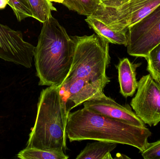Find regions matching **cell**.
I'll list each match as a JSON object with an SVG mask.
<instances>
[{"mask_svg":"<svg viewBox=\"0 0 160 159\" xmlns=\"http://www.w3.org/2000/svg\"><path fill=\"white\" fill-rule=\"evenodd\" d=\"M145 59L147 71L155 80L160 82V43L150 50Z\"/></svg>","mask_w":160,"mask_h":159,"instance_id":"cell-17","label":"cell"},{"mask_svg":"<svg viewBox=\"0 0 160 159\" xmlns=\"http://www.w3.org/2000/svg\"><path fill=\"white\" fill-rule=\"evenodd\" d=\"M126 46L130 56L147 58L160 43V4L141 20L128 28Z\"/></svg>","mask_w":160,"mask_h":159,"instance_id":"cell-6","label":"cell"},{"mask_svg":"<svg viewBox=\"0 0 160 159\" xmlns=\"http://www.w3.org/2000/svg\"><path fill=\"white\" fill-rule=\"evenodd\" d=\"M17 157L22 159H67L69 158L63 151L27 147L21 151Z\"/></svg>","mask_w":160,"mask_h":159,"instance_id":"cell-14","label":"cell"},{"mask_svg":"<svg viewBox=\"0 0 160 159\" xmlns=\"http://www.w3.org/2000/svg\"><path fill=\"white\" fill-rule=\"evenodd\" d=\"M131 106L145 124L150 127L158 125L160 122V82L150 74L142 77Z\"/></svg>","mask_w":160,"mask_h":159,"instance_id":"cell-7","label":"cell"},{"mask_svg":"<svg viewBox=\"0 0 160 159\" xmlns=\"http://www.w3.org/2000/svg\"><path fill=\"white\" fill-rule=\"evenodd\" d=\"M50 2H55L60 3H62L63 2V0H49Z\"/></svg>","mask_w":160,"mask_h":159,"instance_id":"cell-21","label":"cell"},{"mask_svg":"<svg viewBox=\"0 0 160 159\" xmlns=\"http://www.w3.org/2000/svg\"><path fill=\"white\" fill-rule=\"evenodd\" d=\"M160 4V0H107L92 16L112 30L128 31Z\"/></svg>","mask_w":160,"mask_h":159,"instance_id":"cell-5","label":"cell"},{"mask_svg":"<svg viewBox=\"0 0 160 159\" xmlns=\"http://www.w3.org/2000/svg\"><path fill=\"white\" fill-rule=\"evenodd\" d=\"M43 23L34 53L38 85L62 88L71 69L75 42L52 16Z\"/></svg>","mask_w":160,"mask_h":159,"instance_id":"cell-2","label":"cell"},{"mask_svg":"<svg viewBox=\"0 0 160 159\" xmlns=\"http://www.w3.org/2000/svg\"><path fill=\"white\" fill-rule=\"evenodd\" d=\"M141 153L145 159H160V140L155 143H148Z\"/></svg>","mask_w":160,"mask_h":159,"instance_id":"cell-19","label":"cell"},{"mask_svg":"<svg viewBox=\"0 0 160 159\" xmlns=\"http://www.w3.org/2000/svg\"><path fill=\"white\" fill-rule=\"evenodd\" d=\"M104 88L100 85L85 79H76L63 89L67 93V101L70 104L68 110L87 101L103 94Z\"/></svg>","mask_w":160,"mask_h":159,"instance_id":"cell-10","label":"cell"},{"mask_svg":"<svg viewBox=\"0 0 160 159\" xmlns=\"http://www.w3.org/2000/svg\"><path fill=\"white\" fill-rule=\"evenodd\" d=\"M100 0H63L62 4L69 10L83 16H92L100 5Z\"/></svg>","mask_w":160,"mask_h":159,"instance_id":"cell-15","label":"cell"},{"mask_svg":"<svg viewBox=\"0 0 160 159\" xmlns=\"http://www.w3.org/2000/svg\"><path fill=\"white\" fill-rule=\"evenodd\" d=\"M142 63H133L128 58L120 60L117 65L120 92L125 98L133 96L138 87L136 69Z\"/></svg>","mask_w":160,"mask_h":159,"instance_id":"cell-11","label":"cell"},{"mask_svg":"<svg viewBox=\"0 0 160 159\" xmlns=\"http://www.w3.org/2000/svg\"><path fill=\"white\" fill-rule=\"evenodd\" d=\"M8 5L13 10L19 21L29 17H32V14L27 0H8Z\"/></svg>","mask_w":160,"mask_h":159,"instance_id":"cell-18","label":"cell"},{"mask_svg":"<svg viewBox=\"0 0 160 159\" xmlns=\"http://www.w3.org/2000/svg\"><path fill=\"white\" fill-rule=\"evenodd\" d=\"M151 132L95 113L84 107L68 114L67 135L70 142L85 140L104 141L128 145L142 152Z\"/></svg>","mask_w":160,"mask_h":159,"instance_id":"cell-1","label":"cell"},{"mask_svg":"<svg viewBox=\"0 0 160 159\" xmlns=\"http://www.w3.org/2000/svg\"><path fill=\"white\" fill-rule=\"evenodd\" d=\"M100 1H101V2H103V1H107V0H100Z\"/></svg>","mask_w":160,"mask_h":159,"instance_id":"cell-22","label":"cell"},{"mask_svg":"<svg viewBox=\"0 0 160 159\" xmlns=\"http://www.w3.org/2000/svg\"><path fill=\"white\" fill-rule=\"evenodd\" d=\"M85 21L98 35L109 43L125 46L127 45L128 31L112 30L101 21L92 16H87Z\"/></svg>","mask_w":160,"mask_h":159,"instance_id":"cell-12","label":"cell"},{"mask_svg":"<svg viewBox=\"0 0 160 159\" xmlns=\"http://www.w3.org/2000/svg\"><path fill=\"white\" fill-rule=\"evenodd\" d=\"M32 17L44 23L52 16V11H56L49 0H27Z\"/></svg>","mask_w":160,"mask_h":159,"instance_id":"cell-16","label":"cell"},{"mask_svg":"<svg viewBox=\"0 0 160 159\" xmlns=\"http://www.w3.org/2000/svg\"><path fill=\"white\" fill-rule=\"evenodd\" d=\"M72 38L75 42L73 62L61 89L80 78L100 85L104 88L111 82L106 74L111 63L109 42L96 34Z\"/></svg>","mask_w":160,"mask_h":159,"instance_id":"cell-4","label":"cell"},{"mask_svg":"<svg viewBox=\"0 0 160 159\" xmlns=\"http://www.w3.org/2000/svg\"><path fill=\"white\" fill-rule=\"evenodd\" d=\"M84 107L95 113L125 123L145 128V124L132 110L128 105H122L102 94L83 103Z\"/></svg>","mask_w":160,"mask_h":159,"instance_id":"cell-9","label":"cell"},{"mask_svg":"<svg viewBox=\"0 0 160 159\" xmlns=\"http://www.w3.org/2000/svg\"><path fill=\"white\" fill-rule=\"evenodd\" d=\"M117 146L115 143L104 141L88 143L76 159H112L111 153Z\"/></svg>","mask_w":160,"mask_h":159,"instance_id":"cell-13","label":"cell"},{"mask_svg":"<svg viewBox=\"0 0 160 159\" xmlns=\"http://www.w3.org/2000/svg\"><path fill=\"white\" fill-rule=\"evenodd\" d=\"M35 48L23 39L20 31L0 23V58L2 59L30 68Z\"/></svg>","mask_w":160,"mask_h":159,"instance_id":"cell-8","label":"cell"},{"mask_svg":"<svg viewBox=\"0 0 160 159\" xmlns=\"http://www.w3.org/2000/svg\"><path fill=\"white\" fill-rule=\"evenodd\" d=\"M61 91V87H48L40 92L35 122L26 147L66 151L69 112Z\"/></svg>","mask_w":160,"mask_h":159,"instance_id":"cell-3","label":"cell"},{"mask_svg":"<svg viewBox=\"0 0 160 159\" xmlns=\"http://www.w3.org/2000/svg\"><path fill=\"white\" fill-rule=\"evenodd\" d=\"M8 5V0H0V9H3Z\"/></svg>","mask_w":160,"mask_h":159,"instance_id":"cell-20","label":"cell"}]
</instances>
